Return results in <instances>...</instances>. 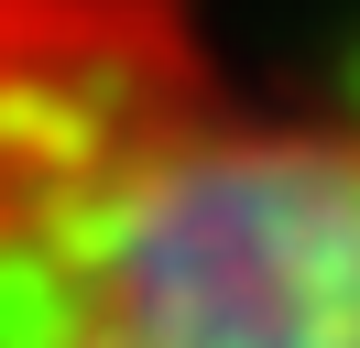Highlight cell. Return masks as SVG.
<instances>
[{"label":"cell","instance_id":"cell-1","mask_svg":"<svg viewBox=\"0 0 360 348\" xmlns=\"http://www.w3.org/2000/svg\"><path fill=\"white\" fill-rule=\"evenodd\" d=\"M0 348H360V87L186 0H0Z\"/></svg>","mask_w":360,"mask_h":348}]
</instances>
